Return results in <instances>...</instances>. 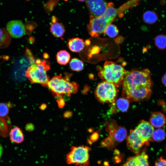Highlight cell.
Masks as SVG:
<instances>
[{"instance_id":"obj_35","label":"cell","mask_w":166,"mask_h":166,"mask_svg":"<svg viewBox=\"0 0 166 166\" xmlns=\"http://www.w3.org/2000/svg\"><path fill=\"white\" fill-rule=\"evenodd\" d=\"M44 58L46 57L45 58H47L49 57L48 55H47V53H44Z\"/></svg>"},{"instance_id":"obj_21","label":"cell","mask_w":166,"mask_h":166,"mask_svg":"<svg viewBox=\"0 0 166 166\" xmlns=\"http://www.w3.org/2000/svg\"><path fill=\"white\" fill-rule=\"evenodd\" d=\"M156 46L161 50H164L166 48V35L160 34L156 36L154 40Z\"/></svg>"},{"instance_id":"obj_5","label":"cell","mask_w":166,"mask_h":166,"mask_svg":"<svg viewBox=\"0 0 166 166\" xmlns=\"http://www.w3.org/2000/svg\"><path fill=\"white\" fill-rule=\"evenodd\" d=\"M50 69L47 61L37 59L25 71V75L32 83H38L47 86L49 77L47 72Z\"/></svg>"},{"instance_id":"obj_22","label":"cell","mask_w":166,"mask_h":166,"mask_svg":"<svg viewBox=\"0 0 166 166\" xmlns=\"http://www.w3.org/2000/svg\"><path fill=\"white\" fill-rule=\"evenodd\" d=\"M69 66L71 69L74 71H80L84 69L83 62L77 58H73L69 63Z\"/></svg>"},{"instance_id":"obj_3","label":"cell","mask_w":166,"mask_h":166,"mask_svg":"<svg viewBox=\"0 0 166 166\" xmlns=\"http://www.w3.org/2000/svg\"><path fill=\"white\" fill-rule=\"evenodd\" d=\"M71 76L69 74H66L65 77L57 75L49 80L47 86L54 97L60 98L63 95L69 96L77 92L79 85L76 82L70 81Z\"/></svg>"},{"instance_id":"obj_24","label":"cell","mask_w":166,"mask_h":166,"mask_svg":"<svg viewBox=\"0 0 166 166\" xmlns=\"http://www.w3.org/2000/svg\"><path fill=\"white\" fill-rule=\"evenodd\" d=\"M166 133L165 131L162 129H158L154 131L152 137V139L156 142L162 141L165 138Z\"/></svg>"},{"instance_id":"obj_18","label":"cell","mask_w":166,"mask_h":166,"mask_svg":"<svg viewBox=\"0 0 166 166\" xmlns=\"http://www.w3.org/2000/svg\"><path fill=\"white\" fill-rule=\"evenodd\" d=\"M11 37L6 29L0 28V48L7 47L10 44Z\"/></svg>"},{"instance_id":"obj_23","label":"cell","mask_w":166,"mask_h":166,"mask_svg":"<svg viewBox=\"0 0 166 166\" xmlns=\"http://www.w3.org/2000/svg\"><path fill=\"white\" fill-rule=\"evenodd\" d=\"M116 105L118 110L122 112H125L128 108L129 101L124 97L120 98L117 100Z\"/></svg>"},{"instance_id":"obj_31","label":"cell","mask_w":166,"mask_h":166,"mask_svg":"<svg viewBox=\"0 0 166 166\" xmlns=\"http://www.w3.org/2000/svg\"><path fill=\"white\" fill-rule=\"evenodd\" d=\"M161 81L163 84L166 87V73L162 77Z\"/></svg>"},{"instance_id":"obj_28","label":"cell","mask_w":166,"mask_h":166,"mask_svg":"<svg viewBox=\"0 0 166 166\" xmlns=\"http://www.w3.org/2000/svg\"><path fill=\"white\" fill-rule=\"evenodd\" d=\"M59 108H61L63 107L65 105V101L64 99L62 97H60L56 100Z\"/></svg>"},{"instance_id":"obj_38","label":"cell","mask_w":166,"mask_h":166,"mask_svg":"<svg viewBox=\"0 0 166 166\" xmlns=\"http://www.w3.org/2000/svg\"><path fill=\"white\" fill-rule=\"evenodd\" d=\"M65 0V1H67L68 0Z\"/></svg>"},{"instance_id":"obj_4","label":"cell","mask_w":166,"mask_h":166,"mask_svg":"<svg viewBox=\"0 0 166 166\" xmlns=\"http://www.w3.org/2000/svg\"><path fill=\"white\" fill-rule=\"evenodd\" d=\"M126 72L121 65L107 61L98 73L99 77L105 81L111 83L117 87L122 85Z\"/></svg>"},{"instance_id":"obj_1","label":"cell","mask_w":166,"mask_h":166,"mask_svg":"<svg viewBox=\"0 0 166 166\" xmlns=\"http://www.w3.org/2000/svg\"><path fill=\"white\" fill-rule=\"evenodd\" d=\"M122 85L123 97L129 101L148 100L152 93L151 73L148 69L127 73Z\"/></svg>"},{"instance_id":"obj_25","label":"cell","mask_w":166,"mask_h":166,"mask_svg":"<svg viewBox=\"0 0 166 166\" xmlns=\"http://www.w3.org/2000/svg\"><path fill=\"white\" fill-rule=\"evenodd\" d=\"M105 33L110 37L113 38L118 34L119 30L116 26L111 24L107 26Z\"/></svg>"},{"instance_id":"obj_12","label":"cell","mask_w":166,"mask_h":166,"mask_svg":"<svg viewBox=\"0 0 166 166\" xmlns=\"http://www.w3.org/2000/svg\"><path fill=\"white\" fill-rule=\"evenodd\" d=\"M127 144L128 149L136 155L139 153L141 148L145 144L133 130L130 131L127 137Z\"/></svg>"},{"instance_id":"obj_10","label":"cell","mask_w":166,"mask_h":166,"mask_svg":"<svg viewBox=\"0 0 166 166\" xmlns=\"http://www.w3.org/2000/svg\"><path fill=\"white\" fill-rule=\"evenodd\" d=\"M133 130L145 144L148 145L152 138L154 128L150 123L142 120Z\"/></svg>"},{"instance_id":"obj_14","label":"cell","mask_w":166,"mask_h":166,"mask_svg":"<svg viewBox=\"0 0 166 166\" xmlns=\"http://www.w3.org/2000/svg\"><path fill=\"white\" fill-rule=\"evenodd\" d=\"M150 121V123L153 127L160 128L165 124L166 118L165 115L162 113L156 112L151 114Z\"/></svg>"},{"instance_id":"obj_39","label":"cell","mask_w":166,"mask_h":166,"mask_svg":"<svg viewBox=\"0 0 166 166\" xmlns=\"http://www.w3.org/2000/svg\"></svg>"},{"instance_id":"obj_32","label":"cell","mask_w":166,"mask_h":166,"mask_svg":"<svg viewBox=\"0 0 166 166\" xmlns=\"http://www.w3.org/2000/svg\"><path fill=\"white\" fill-rule=\"evenodd\" d=\"M47 107V105L46 104H42L39 107V109L42 110H44Z\"/></svg>"},{"instance_id":"obj_16","label":"cell","mask_w":166,"mask_h":166,"mask_svg":"<svg viewBox=\"0 0 166 166\" xmlns=\"http://www.w3.org/2000/svg\"><path fill=\"white\" fill-rule=\"evenodd\" d=\"M10 139L12 142L20 144L24 140V136L22 131L18 127L11 129L9 133Z\"/></svg>"},{"instance_id":"obj_27","label":"cell","mask_w":166,"mask_h":166,"mask_svg":"<svg viewBox=\"0 0 166 166\" xmlns=\"http://www.w3.org/2000/svg\"><path fill=\"white\" fill-rule=\"evenodd\" d=\"M155 166H166V159L160 157L155 161Z\"/></svg>"},{"instance_id":"obj_7","label":"cell","mask_w":166,"mask_h":166,"mask_svg":"<svg viewBox=\"0 0 166 166\" xmlns=\"http://www.w3.org/2000/svg\"><path fill=\"white\" fill-rule=\"evenodd\" d=\"M117 93L118 89L115 85L106 81L99 83L95 91L97 99L103 103L114 102Z\"/></svg>"},{"instance_id":"obj_37","label":"cell","mask_w":166,"mask_h":166,"mask_svg":"<svg viewBox=\"0 0 166 166\" xmlns=\"http://www.w3.org/2000/svg\"><path fill=\"white\" fill-rule=\"evenodd\" d=\"M3 58L2 57L0 56V58Z\"/></svg>"},{"instance_id":"obj_26","label":"cell","mask_w":166,"mask_h":166,"mask_svg":"<svg viewBox=\"0 0 166 166\" xmlns=\"http://www.w3.org/2000/svg\"><path fill=\"white\" fill-rule=\"evenodd\" d=\"M10 106L7 103H0V117H5L9 113Z\"/></svg>"},{"instance_id":"obj_2","label":"cell","mask_w":166,"mask_h":166,"mask_svg":"<svg viewBox=\"0 0 166 166\" xmlns=\"http://www.w3.org/2000/svg\"><path fill=\"white\" fill-rule=\"evenodd\" d=\"M121 11L119 8H116L112 2L108 3L106 10L102 16L97 18L90 16L87 28L90 35L97 37L105 33L107 26L111 24L117 15H121Z\"/></svg>"},{"instance_id":"obj_33","label":"cell","mask_w":166,"mask_h":166,"mask_svg":"<svg viewBox=\"0 0 166 166\" xmlns=\"http://www.w3.org/2000/svg\"><path fill=\"white\" fill-rule=\"evenodd\" d=\"M3 153V148L2 145L0 144V159L2 156Z\"/></svg>"},{"instance_id":"obj_20","label":"cell","mask_w":166,"mask_h":166,"mask_svg":"<svg viewBox=\"0 0 166 166\" xmlns=\"http://www.w3.org/2000/svg\"><path fill=\"white\" fill-rule=\"evenodd\" d=\"M70 56L65 50H61L57 52L56 55L57 62L61 65H65L69 61Z\"/></svg>"},{"instance_id":"obj_19","label":"cell","mask_w":166,"mask_h":166,"mask_svg":"<svg viewBox=\"0 0 166 166\" xmlns=\"http://www.w3.org/2000/svg\"><path fill=\"white\" fill-rule=\"evenodd\" d=\"M158 15L154 10H148L145 11L143 15L144 22L148 24L155 23L158 19Z\"/></svg>"},{"instance_id":"obj_6","label":"cell","mask_w":166,"mask_h":166,"mask_svg":"<svg viewBox=\"0 0 166 166\" xmlns=\"http://www.w3.org/2000/svg\"><path fill=\"white\" fill-rule=\"evenodd\" d=\"M89 148L87 146H72L66 155V163L79 166H89Z\"/></svg>"},{"instance_id":"obj_30","label":"cell","mask_w":166,"mask_h":166,"mask_svg":"<svg viewBox=\"0 0 166 166\" xmlns=\"http://www.w3.org/2000/svg\"><path fill=\"white\" fill-rule=\"evenodd\" d=\"M34 126L32 123H28L26 126V128L27 130L32 131L34 129Z\"/></svg>"},{"instance_id":"obj_13","label":"cell","mask_w":166,"mask_h":166,"mask_svg":"<svg viewBox=\"0 0 166 166\" xmlns=\"http://www.w3.org/2000/svg\"><path fill=\"white\" fill-rule=\"evenodd\" d=\"M121 166H149L148 155L144 152L130 157Z\"/></svg>"},{"instance_id":"obj_15","label":"cell","mask_w":166,"mask_h":166,"mask_svg":"<svg viewBox=\"0 0 166 166\" xmlns=\"http://www.w3.org/2000/svg\"><path fill=\"white\" fill-rule=\"evenodd\" d=\"M68 46L71 51L74 52H79L82 50L85 46L83 40L78 38L69 39Z\"/></svg>"},{"instance_id":"obj_9","label":"cell","mask_w":166,"mask_h":166,"mask_svg":"<svg viewBox=\"0 0 166 166\" xmlns=\"http://www.w3.org/2000/svg\"><path fill=\"white\" fill-rule=\"evenodd\" d=\"M86 6L90 16L97 18L102 16L105 12L108 3L105 0H87Z\"/></svg>"},{"instance_id":"obj_11","label":"cell","mask_w":166,"mask_h":166,"mask_svg":"<svg viewBox=\"0 0 166 166\" xmlns=\"http://www.w3.org/2000/svg\"><path fill=\"white\" fill-rule=\"evenodd\" d=\"M6 29L11 37L16 38L22 37L26 31L25 25L19 20L9 22L6 25Z\"/></svg>"},{"instance_id":"obj_8","label":"cell","mask_w":166,"mask_h":166,"mask_svg":"<svg viewBox=\"0 0 166 166\" xmlns=\"http://www.w3.org/2000/svg\"><path fill=\"white\" fill-rule=\"evenodd\" d=\"M109 127V135L101 142V145L103 147L111 149L125 139L127 136V132L124 128L117 127L113 123L110 124Z\"/></svg>"},{"instance_id":"obj_36","label":"cell","mask_w":166,"mask_h":166,"mask_svg":"<svg viewBox=\"0 0 166 166\" xmlns=\"http://www.w3.org/2000/svg\"><path fill=\"white\" fill-rule=\"evenodd\" d=\"M77 0L80 2H83L85 1H86L87 0Z\"/></svg>"},{"instance_id":"obj_17","label":"cell","mask_w":166,"mask_h":166,"mask_svg":"<svg viewBox=\"0 0 166 166\" xmlns=\"http://www.w3.org/2000/svg\"><path fill=\"white\" fill-rule=\"evenodd\" d=\"M50 31L55 37L61 38L65 32V27L63 24L58 21L52 23L50 27Z\"/></svg>"},{"instance_id":"obj_29","label":"cell","mask_w":166,"mask_h":166,"mask_svg":"<svg viewBox=\"0 0 166 166\" xmlns=\"http://www.w3.org/2000/svg\"><path fill=\"white\" fill-rule=\"evenodd\" d=\"M73 112L69 110L66 111L63 114L64 117L66 118H69L72 116Z\"/></svg>"},{"instance_id":"obj_34","label":"cell","mask_w":166,"mask_h":166,"mask_svg":"<svg viewBox=\"0 0 166 166\" xmlns=\"http://www.w3.org/2000/svg\"><path fill=\"white\" fill-rule=\"evenodd\" d=\"M85 44L86 45H88L90 44V41L89 40H86L84 42Z\"/></svg>"}]
</instances>
